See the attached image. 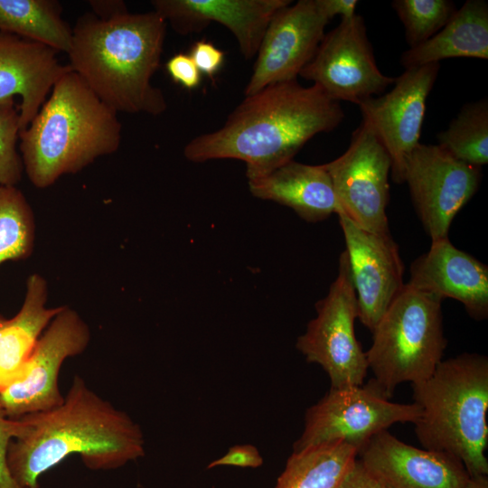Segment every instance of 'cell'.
Segmentation results:
<instances>
[{
  "label": "cell",
  "instance_id": "obj_1",
  "mask_svg": "<svg viewBox=\"0 0 488 488\" xmlns=\"http://www.w3.org/2000/svg\"><path fill=\"white\" fill-rule=\"evenodd\" d=\"M21 418L23 429L9 446L7 463L23 488H38L41 475L72 455L93 471L116 470L145 455L139 425L78 374L61 405Z\"/></svg>",
  "mask_w": 488,
  "mask_h": 488
},
{
  "label": "cell",
  "instance_id": "obj_2",
  "mask_svg": "<svg viewBox=\"0 0 488 488\" xmlns=\"http://www.w3.org/2000/svg\"><path fill=\"white\" fill-rule=\"evenodd\" d=\"M343 117L340 103L317 85L278 82L245 96L221 128L192 139L183 155L193 163L240 160L248 179L258 177L294 160L312 137L333 130Z\"/></svg>",
  "mask_w": 488,
  "mask_h": 488
},
{
  "label": "cell",
  "instance_id": "obj_3",
  "mask_svg": "<svg viewBox=\"0 0 488 488\" xmlns=\"http://www.w3.org/2000/svg\"><path fill=\"white\" fill-rule=\"evenodd\" d=\"M166 25L154 10L125 9L105 18L86 14L72 28L68 65L117 114L160 115L167 104L152 78L160 67Z\"/></svg>",
  "mask_w": 488,
  "mask_h": 488
},
{
  "label": "cell",
  "instance_id": "obj_4",
  "mask_svg": "<svg viewBox=\"0 0 488 488\" xmlns=\"http://www.w3.org/2000/svg\"><path fill=\"white\" fill-rule=\"evenodd\" d=\"M121 130L117 113L70 70L19 133L23 171L35 187L47 188L61 176L115 153L121 143Z\"/></svg>",
  "mask_w": 488,
  "mask_h": 488
},
{
  "label": "cell",
  "instance_id": "obj_5",
  "mask_svg": "<svg viewBox=\"0 0 488 488\" xmlns=\"http://www.w3.org/2000/svg\"><path fill=\"white\" fill-rule=\"evenodd\" d=\"M411 386L421 446L456 456L470 476L488 475L487 357L465 352L442 360L428 379Z\"/></svg>",
  "mask_w": 488,
  "mask_h": 488
},
{
  "label": "cell",
  "instance_id": "obj_6",
  "mask_svg": "<svg viewBox=\"0 0 488 488\" xmlns=\"http://www.w3.org/2000/svg\"><path fill=\"white\" fill-rule=\"evenodd\" d=\"M366 358L371 380L391 398L397 386L428 379L441 362L444 335L442 300L405 284L374 328Z\"/></svg>",
  "mask_w": 488,
  "mask_h": 488
},
{
  "label": "cell",
  "instance_id": "obj_7",
  "mask_svg": "<svg viewBox=\"0 0 488 488\" xmlns=\"http://www.w3.org/2000/svg\"><path fill=\"white\" fill-rule=\"evenodd\" d=\"M315 317L297 338L296 349L307 361L324 370L332 389L362 385L369 368L355 335L358 305L345 251L339 257L337 277L327 295L315 304Z\"/></svg>",
  "mask_w": 488,
  "mask_h": 488
},
{
  "label": "cell",
  "instance_id": "obj_8",
  "mask_svg": "<svg viewBox=\"0 0 488 488\" xmlns=\"http://www.w3.org/2000/svg\"><path fill=\"white\" fill-rule=\"evenodd\" d=\"M420 408L414 402H391L371 380L366 385L332 389L308 408L305 428L294 451L343 442L359 450L396 423H415Z\"/></svg>",
  "mask_w": 488,
  "mask_h": 488
},
{
  "label": "cell",
  "instance_id": "obj_9",
  "mask_svg": "<svg viewBox=\"0 0 488 488\" xmlns=\"http://www.w3.org/2000/svg\"><path fill=\"white\" fill-rule=\"evenodd\" d=\"M299 76L320 87L333 100L359 105L381 94L395 78L377 66L362 16L341 19L321 41Z\"/></svg>",
  "mask_w": 488,
  "mask_h": 488
},
{
  "label": "cell",
  "instance_id": "obj_10",
  "mask_svg": "<svg viewBox=\"0 0 488 488\" xmlns=\"http://www.w3.org/2000/svg\"><path fill=\"white\" fill-rule=\"evenodd\" d=\"M90 338V329L79 313L62 306L40 337L22 376L0 392L5 414L19 418L61 405L64 399L59 388L61 366L84 352Z\"/></svg>",
  "mask_w": 488,
  "mask_h": 488
},
{
  "label": "cell",
  "instance_id": "obj_11",
  "mask_svg": "<svg viewBox=\"0 0 488 488\" xmlns=\"http://www.w3.org/2000/svg\"><path fill=\"white\" fill-rule=\"evenodd\" d=\"M340 211L359 227L389 233L386 208L389 199V155L362 122L352 133L347 150L324 164Z\"/></svg>",
  "mask_w": 488,
  "mask_h": 488
},
{
  "label": "cell",
  "instance_id": "obj_12",
  "mask_svg": "<svg viewBox=\"0 0 488 488\" xmlns=\"http://www.w3.org/2000/svg\"><path fill=\"white\" fill-rule=\"evenodd\" d=\"M481 177V167L454 158L437 145L419 143L410 153L404 183L432 241L448 238L454 218L477 192Z\"/></svg>",
  "mask_w": 488,
  "mask_h": 488
},
{
  "label": "cell",
  "instance_id": "obj_13",
  "mask_svg": "<svg viewBox=\"0 0 488 488\" xmlns=\"http://www.w3.org/2000/svg\"><path fill=\"white\" fill-rule=\"evenodd\" d=\"M440 63L405 69L395 78L392 89L371 97L358 106L365 124L388 152L390 177L404 183L406 161L420 143L427 97L436 82Z\"/></svg>",
  "mask_w": 488,
  "mask_h": 488
},
{
  "label": "cell",
  "instance_id": "obj_14",
  "mask_svg": "<svg viewBox=\"0 0 488 488\" xmlns=\"http://www.w3.org/2000/svg\"><path fill=\"white\" fill-rule=\"evenodd\" d=\"M328 23L317 0H299L279 9L263 35L244 95L296 80L314 57Z\"/></svg>",
  "mask_w": 488,
  "mask_h": 488
},
{
  "label": "cell",
  "instance_id": "obj_15",
  "mask_svg": "<svg viewBox=\"0 0 488 488\" xmlns=\"http://www.w3.org/2000/svg\"><path fill=\"white\" fill-rule=\"evenodd\" d=\"M343 232L358 318L371 333L404 286V266L390 232L364 230L343 213L337 214Z\"/></svg>",
  "mask_w": 488,
  "mask_h": 488
},
{
  "label": "cell",
  "instance_id": "obj_16",
  "mask_svg": "<svg viewBox=\"0 0 488 488\" xmlns=\"http://www.w3.org/2000/svg\"><path fill=\"white\" fill-rule=\"evenodd\" d=\"M357 457L386 488H464L470 477L456 456L410 446L388 430L374 436Z\"/></svg>",
  "mask_w": 488,
  "mask_h": 488
},
{
  "label": "cell",
  "instance_id": "obj_17",
  "mask_svg": "<svg viewBox=\"0 0 488 488\" xmlns=\"http://www.w3.org/2000/svg\"><path fill=\"white\" fill-rule=\"evenodd\" d=\"M290 0H154V11L180 34L197 33L210 23L229 29L247 60L258 50L266 29Z\"/></svg>",
  "mask_w": 488,
  "mask_h": 488
},
{
  "label": "cell",
  "instance_id": "obj_18",
  "mask_svg": "<svg viewBox=\"0 0 488 488\" xmlns=\"http://www.w3.org/2000/svg\"><path fill=\"white\" fill-rule=\"evenodd\" d=\"M407 284L442 301H459L475 320L488 316V267L448 238L433 240L429 250L411 263Z\"/></svg>",
  "mask_w": 488,
  "mask_h": 488
},
{
  "label": "cell",
  "instance_id": "obj_19",
  "mask_svg": "<svg viewBox=\"0 0 488 488\" xmlns=\"http://www.w3.org/2000/svg\"><path fill=\"white\" fill-rule=\"evenodd\" d=\"M57 51L20 36L0 32V104L20 96V131L34 118L56 81L70 69Z\"/></svg>",
  "mask_w": 488,
  "mask_h": 488
},
{
  "label": "cell",
  "instance_id": "obj_20",
  "mask_svg": "<svg viewBox=\"0 0 488 488\" xmlns=\"http://www.w3.org/2000/svg\"><path fill=\"white\" fill-rule=\"evenodd\" d=\"M248 182L254 197L286 206L308 222L324 221L340 211L324 164L313 165L292 160Z\"/></svg>",
  "mask_w": 488,
  "mask_h": 488
},
{
  "label": "cell",
  "instance_id": "obj_21",
  "mask_svg": "<svg viewBox=\"0 0 488 488\" xmlns=\"http://www.w3.org/2000/svg\"><path fill=\"white\" fill-rule=\"evenodd\" d=\"M47 281L33 274L18 313L9 319L0 314V392L22 376L40 337L62 308L47 307Z\"/></svg>",
  "mask_w": 488,
  "mask_h": 488
},
{
  "label": "cell",
  "instance_id": "obj_22",
  "mask_svg": "<svg viewBox=\"0 0 488 488\" xmlns=\"http://www.w3.org/2000/svg\"><path fill=\"white\" fill-rule=\"evenodd\" d=\"M459 57L488 59V4L484 0H467L437 33L407 50L400 63L408 69Z\"/></svg>",
  "mask_w": 488,
  "mask_h": 488
},
{
  "label": "cell",
  "instance_id": "obj_23",
  "mask_svg": "<svg viewBox=\"0 0 488 488\" xmlns=\"http://www.w3.org/2000/svg\"><path fill=\"white\" fill-rule=\"evenodd\" d=\"M61 14L60 4L53 0H0V32L68 53L72 28Z\"/></svg>",
  "mask_w": 488,
  "mask_h": 488
},
{
  "label": "cell",
  "instance_id": "obj_24",
  "mask_svg": "<svg viewBox=\"0 0 488 488\" xmlns=\"http://www.w3.org/2000/svg\"><path fill=\"white\" fill-rule=\"evenodd\" d=\"M358 456V449L334 442L294 451L275 488H335Z\"/></svg>",
  "mask_w": 488,
  "mask_h": 488
},
{
  "label": "cell",
  "instance_id": "obj_25",
  "mask_svg": "<svg viewBox=\"0 0 488 488\" xmlns=\"http://www.w3.org/2000/svg\"><path fill=\"white\" fill-rule=\"evenodd\" d=\"M438 144L447 154L465 164L481 167L488 163V102L486 99L465 105Z\"/></svg>",
  "mask_w": 488,
  "mask_h": 488
},
{
  "label": "cell",
  "instance_id": "obj_26",
  "mask_svg": "<svg viewBox=\"0 0 488 488\" xmlns=\"http://www.w3.org/2000/svg\"><path fill=\"white\" fill-rule=\"evenodd\" d=\"M34 239V214L25 196L15 186L0 185V265L27 258Z\"/></svg>",
  "mask_w": 488,
  "mask_h": 488
},
{
  "label": "cell",
  "instance_id": "obj_27",
  "mask_svg": "<svg viewBox=\"0 0 488 488\" xmlns=\"http://www.w3.org/2000/svg\"><path fill=\"white\" fill-rule=\"evenodd\" d=\"M391 6L403 23L409 48L437 33L456 10L449 0H394Z\"/></svg>",
  "mask_w": 488,
  "mask_h": 488
},
{
  "label": "cell",
  "instance_id": "obj_28",
  "mask_svg": "<svg viewBox=\"0 0 488 488\" xmlns=\"http://www.w3.org/2000/svg\"><path fill=\"white\" fill-rule=\"evenodd\" d=\"M19 108L14 101L0 104V185L15 186L23 164L16 145L19 140Z\"/></svg>",
  "mask_w": 488,
  "mask_h": 488
},
{
  "label": "cell",
  "instance_id": "obj_29",
  "mask_svg": "<svg viewBox=\"0 0 488 488\" xmlns=\"http://www.w3.org/2000/svg\"><path fill=\"white\" fill-rule=\"evenodd\" d=\"M23 429L21 418H9L0 404V488H23L13 478L7 463L9 446Z\"/></svg>",
  "mask_w": 488,
  "mask_h": 488
},
{
  "label": "cell",
  "instance_id": "obj_30",
  "mask_svg": "<svg viewBox=\"0 0 488 488\" xmlns=\"http://www.w3.org/2000/svg\"><path fill=\"white\" fill-rule=\"evenodd\" d=\"M199 71L211 80L223 66L225 53L212 42L206 40L195 42L188 53Z\"/></svg>",
  "mask_w": 488,
  "mask_h": 488
},
{
  "label": "cell",
  "instance_id": "obj_31",
  "mask_svg": "<svg viewBox=\"0 0 488 488\" xmlns=\"http://www.w3.org/2000/svg\"><path fill=\"white\" fill-rule=\"evenodd\" d=\"M165 68L172 80L188 90L196 89L202 82V75L188 53L173 55Z\"/></svg>",
  "mask_w": 488,
  "mask_h": 488
},
{
  "label": "cell",
  "instance_id": "obj_32",
  "mask_svg": "<svg viewBox=\"0 0 488 488\" xmlns=\"http://www.w3.org/2000/svg\"><path fill=\"white\" fill-rule=\"evenodd\" d=\"M262 464L263 458L256 446L249 444L237 445L230 447L223 456L211 461L207 469L221 465L257 468Z\"/></svg>",
  "mask_w": 488,
  "mask_h": 488
},
{
  "label": "cell",
  "instance_id": "obj_33",
  "mask_svg": "<svg viewBox=\"0 0 488 488\" xmlns=\"http://www.w3.org/2000/svg\"><path fill=\"white\" fill-rule=\"evenodd\" d=\"M335 488H386L363 466L361 462L355 460L348 473Z\"/></svg>",
  "mask_w": 488,
  "mask_h": 488
},
{
  "label": "cell",
  "instance_id": "obj_34",
  "mask_svg": "<svg viewBox=\"0 0 488 488\" xmlns=\"http://www.w3.org/2000/svg\"><path fill=\"white\" fill-rule=\"evenodd\" d=\"M319 6L329 21L337 15L342 19L356 14L357 0H317Z\"/></svg>",
  "mask_w": 488,
  "mask_h": 488
},
{
  "label": "cell",
  "instance_id": "obj_35",
  "mask_svg": "<svg viewBox=\"0 0 488 488\" xmlns=\"http://www.w3.org/2000/svg\"><path fill=\"white\" fill-rule=\"evenodd\" d=\"M464 488H488V475L470 476Z\"/></svg>",
  "mask_w": 488,
  "mask_h": 488
}]
</instances>
